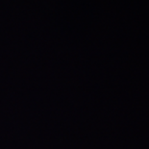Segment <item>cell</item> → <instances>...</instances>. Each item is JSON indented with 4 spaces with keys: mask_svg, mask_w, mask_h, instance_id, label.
<instances>
[]
</instances>
